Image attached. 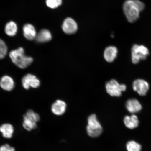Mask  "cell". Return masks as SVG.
Returning a JSON list of instances; mask_svg holds the SVG:
<instances>
[{"instance_id": "obj_1", "label": "cell", "mask_w": 151, "mask_h": 151, "mask_svg": "<svg viewBox=\"0 0 151 151\" xmlns=\"http://www.w3.org/2000/svg\"><path fill=\"white\" fill-rule=\"evenodd\" d=\"M145 8V5L139 0H127L123 5V9L127 20L133 23L138 20L140 13Z\"/></svg>"}, {"instance_id": "obj_2", "label": "cell", "mask_w": 151, "mask_h": 151, "mask_svg": "<svg viewBox=\"0 0 151 151\" xmlns=\"http://www.w3.org/2000/svg\"><path fill=\"white\" fill-rule=\"evenodd\" d=\"M9 56L13 63L21 69L28 67L33 62L32 58L25 55L24 50L21 47L11 51Z\"/></svg>"}, {"instance_id": "obj_3", "label": "cell", "mask_w": 151, "mask_h": 151, "mask_svg": "<svg viewBox=\"0 0 151 151\" xmlns=\"http://www.w3.org/2000/svg\"><path fill=\"white\" fill-rule=\"evenodd\" d=\"M86 131L88 136L93 138L99 137L102 133L103 127L96 114H92L88 117Z\"/></svg>"}, {"instance_id": "obj_4", "label": "cell", "mask_w": 151, "mask_h": 151, "mask_svg": "<svg viewBox=\"0 0 151 151\" xmlns=\"http://www.w3.org/2000/svg\"><path fill=\"white\" fill-rule=\"evenodd\" d=\"M148 49L143 45H134L132 48V60L134 64H137L141 60L146 59L149 55Z\"/></svg>"}, {"instance_id": "obj_5", "label": "cell", "mask_w": 151, "mask_h": 151, "mask_svg": "<svg viewBox=\"0 0 151 151\" xmlns=\"http://www.w3.org/2000/svg\"><path fill=\"white\" fill-rule=\"evenodd\" d=\"M106 91L109 95L113 97H120L122 92L126 89L125 85L120 84L117 81L112 80L107 82L106 85Z\"/></svg>"}, {"instance_id": "obj_6", "label": "cell", "mask_w": 151, "mask_h": 151, "mask_svg": "<svg viewBox=\"0 0 151 151\" xmlns=\"http://www.w3.org/2000/svg\"><path fill=\"white\" fill-rule=\"evenodd\" d=\"M133 88L134 91L139 95L145 96L148 92L149 88L148 83L142 79H137L133 82Z\"/></svg>"}, {"instance_id": "obj_7", "label": "cell", "mask_w": 151, "mask_h": 151, "mask_svg": "<svg viewBox=\"0 0 151 151\" xmlns=\"http://www.w3.org/2000/svg\"><path fill=\"white\" fill-rule=\"evenodd\" d=\"M62 28L66 34L71 35L76 32L78 29V26L73 19L68 18L64 20L62 24Z\"/></svg>"}, {"instance_id": "obj_8", "label": "cell", "mask_w": 151, "mask_h": 151, "mask_svg": "<svg viewBox=\"0 0 151 151\" xmlns=\"http://www.w3.org/2000/svg\"><path fill=\"white\" fill-rule=\"evenodd\" d=\"M67 105L65 102L58 100L52 104L51 110L53 113L57 116H61L65 112Z\"/></svg>"}, {"instance_id": "obj_9", "label": "cell", "mask_w": 151, "mask_h": 151, "mask_svg": "<svg viewBox=\"0 0 151 151\" xmlns=\"http://www.w3.org/2000/svg\"><path fill=\"white\" fill-rule=\"evenodd\" d=\"M14 127L11 124L4 123L0 126V132L5 139H11L14 135Z\"/></svg>"}, {"instance_id": "obj_10", "label": "cell", "mask_w": 151, "mask_h": 151, "mask_svg": "<svg viewBox=\"0 0 151 151\" xmlns=\"http://www.w3.org/2000/svg\"><path fill=\"white\" fill-rule=\"evenodd\" d=\"M0 86L3 90L11 91L14 88V81L11 77L5 75L2 77L0 80Z\"/></svg>"}, {"instance_id": "obj_11", "label": "cell", "mask_w": 151, "mask_h": 151, "mask_svg": "<svg viewBox=\"0 0 151 151\" xmlns=\"http://www.w3.org/2000/svg\"><path fill=\"white\" fill-rule=\"evenodd\" d=\"M126 107L128 111L132 113L138 112L142 109L140 103L135 99L128 100L126 103Z\"/></svg>"}, {"instance_id": "obj_12", "label": "cell", "mask_w": 151, "mask_h": 151, "mask_svg": "<svg viewBox=\"0 0 151 151\" xmlns=\"http://www.w3.org/2000/svg\"><path fill=\"white\" fill-rule=\"evenodd\" d=\"M118 52L116 47L110 46L107 47L104 52V57L107 62H112L116 59Z\"/></svg>"}, {"instance_id": "obj_13", "label": "cell", "mask_w": 151, "mask_h": 151, "mask_svg": "<svg viewBox=\"0 0 151 151\" xmlns=\"http://www.w3.org/2000/svg\"><path fill=\"white\" fill-rule=\"evenodd\" d=\"M24 37L28 40H32L35 39L37 33L34 26L30 24H26L23 28Z\"/></svg>"}, {"instance_id": "obj_14", "label": "cell", "mask_w": 151, "mask_h": 151, "mask_svg": "<svg viewBox=\"0 0 151 151\" xmlns=\"http://www.w3.org/2000/svg\"><path fill=\"white\" fill-rule=\"evenodd\" d=\"M124 122L126 127L130 129L137 128L139 123L137 117L134 114L131 116H126L124 119Z\"/></svg>"}, {"instance_id": "obj_15", "label": "cell", "mask_w": 151, "mask_h": 151, "mask_svg": "<svg viewBox=\"0 0 151 151\" xmlns=\"http://www.w3.org/2000/svg\"><path fill=\"white\" fill-rule=\"evenodd\" d=\"M52 38L51 33L46 29L41 30L37 34L36 40L39 43H45L50 41Z\"/></svg>"}, {"instance_id": "obj_16", "label": "cell", "mask_w": 151, "mask_h": 151, "mask_svg": "<svg viewBox=\"0 0 151 151\" xmlns=\"http://www.w3.org/2000/svg\"><path fill=\"white\" fill-rule=\"evenodd\" d=\"M37 78L35 76L31 74H27L24 76L22 78V86L26 89H29L32 87Z\"/></svg>"}, {"instance_id": "obj_17", "label": "cell", "mask_w": 151, "mask_h": 151, "mask_svg": "<svg viewBox=\"0 0 151 151\" xmlns=\"http://www.w3.org/2000/svg\"><path fill=\"white\" fill-rule=\"evenodd\" d=\"M17 31V26L14 22H8L6 25L5 32L9 36H14L16 35Z\"/></svg>"}, {"instance_id": "obj_18", "label": "cell", "mask_w": 151, "mask_h": 151, "mask_svg": "<svg viewBox=\"0 0 151 151\" xmlns=\"http://www.w3.org/2000/svg\"><path fill=\"white\" fill-rule=\"evenodd\" d=\"M23 119H26L37 123L40 120V116L37 113L29 109L27 111L23 116Z\"/></svg>"}, {"instance_id": "obj_19", "label": "cell", "mask_w": 151, "mask_h": 151, "mask_svg": "<svg viewBox=\"0 0 151 151\" xmlns=\"http://www.w3.org/2000/svg\"><path fill=\"white\" fill-rule=\"evenodd\" d=\"M22 126L26 131H31L36 129L37 124L36 123L34 122L31 121L23 119L22 122Z\"/></svg>"}, {"instance_id": "obj_20", "label": "cell", "mask_w": 151, "mask_h": 151, "mask_svg": "<svg viewBox=\"0 0 151 151\" xmlns=\"http://www.w3.org/2000/svg\"><path fill=\"white\" fill-rule=\"evenodd\" d=\"M126 148L128 151H141V145L135 141H131L126 144Z\"/></svg>"}, {"instance_id": "obj_21", "label": "cell", "mask_w": 151, "mask_h": 151, "mask_svg": "<svg viewBox=\"0 0 151 151\" xmlns=\"http://www.w3.org/2000/svg\"><path fill=\"white\" fill-rule=\"evenodd\" d=\"M7 52V48L6 44L2 40L0 39V59L4 58Z\"/></svg>"}, {"instance_id": "obj_22", "label": "cell", "mask_w": 151, "mask_h": 151, "mask_svg": "<svg viewBox=\"0 0 151 151\" xmlns=\"http://www.w3.org/2000/svg\"><path fill=\"white\" fill-rule=\"evenodd\" d=\"M47 6L50 8L55 9L61 5L62 0H46Z\"/></svg>"}, {"instance_id": "obj_23", "label": "cell", "mask_w": 151, "mask_h": 151, "mask_svg": "<svg viewBox=\"0 0 151 151\" xmlns=\"http://www.w3.org/2000/svg\"><path fill=\"white\" fill-rule=\"evenodd\" d=\"M0 151H16L14 147L8 144H5L0 146Z\"/></svg>"}]
</instances>
